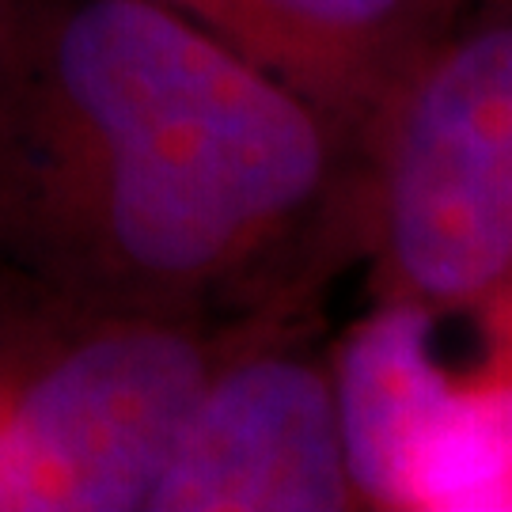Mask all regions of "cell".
Instances as JSON below:
<instances>
[{
	"instance_id": "obj_9",
	"label": "cell",
	"mask_w": 512,
	"mask_h": 512,
	"mask_svg": "<svg viewBox=\"0 0 512 512\" xmlns=\"http://www.w3.org/2000/svg\"><path fill=\"white\" fill-rule=\"evenodd\" d=\"M505 4H512V0H505Z\"/></svg>"
},
{
	"instance_id": "obj_2",
	"label": "cell",
	"mask_w": 512,
	"mask_h": 512,
	"mask_svg": "<svg viewBox=\"0 0 512 512\" xmlns=\"http://www.w3.org/2000/svg\"><path fill=\"white\" fill-rule=\"evenodd\" d=\"M293 315L65 308L0 289V512H148L213 372Z\"/></svg>"
},
{
	"instance_id": "obj_3",
	"label": "cell",
	"mask_w": 512,
	"mask_h": 512,
	"mask_svg": "<svg viewBox=\"0 0 512 512\" xmlns=\"http://www.w3.org/2000/svg\"><path fill=\"white\" fill-rule=\"evenodd\" d=\"M357 243L380 300H512V4L452 31L368 122Z\"/></svg>"
},
{
	"instance_id": "obj_7",
	"label": "cell",
	"mask_w": 512,
	"mask_h": 512,
	"mask_svg": "<svg viewBox=\"0 0 512 512\" xmlns=\"http://www.w3.org/2000/svg\"><path fill=\"white\" fill-rule=\"evenodd\" d=\"M403 509H512V387L448 391L410 456Z\"/></svg>"
},
{
	"instance_id": "obj_5",
	"label": "cell",
	"mask_w": 512,
	"mask_h": 512,
	"mask_svg": "<svg viewBox=\"0 0 512 512\" xmlns=\"http://www.w3.org/2000/svg\"><path fill=\"white\" fill-rule=\"evenodd\" d=\"M452 31V0H236L224 42L361 141Z\"/></svg>"
},
{
	"instance_id": "obj_1",
	"label": "cell",
	"mask_w": 512,
	"mask_h": 512,
	"mask_svg": "<svg viewBox=\"0 0 512 512\" xmlns=\"http://www.w3.org/2000/svg\"><path fill=\"white\" fill-rule=\"evenodd\" d=\"M357 243V141L156 0L0 4V289L308 311Z\"/></svg>"
},
{
	"instance_id": "obj_10",
	"label": "cell",
	"mask_w": 512,
	"mask_h": 512,
	"mask_svg": "<svg viewBox=\"0 0 512 512\" xmlns=\"http://www.w3.org/2000/svg\"><path fill=\"white\" fill-rule=\"evenodd\" d=\"M0 4H4V0H0Z\"/></svg>"
},
{
	"instance_id": "obj_6",
	"label": "cell",
	"mask_w": 512,
	"mask_h": 512,
	"mask_svg": "<svg viewBox=\"0 0 512 512\" xmlns=\"http://www.w3.org/2000/svg\"><path fill=\"white\" fill-rule=\"evenodd\" d=\"M433 330L437 311L380 300L330 353L342 452L361 505L403 509L410 456L452 391L433 357Z\"/></svg>"
},
{
	"instance_id": "obj_4",
	"label": "cell",
	"mask_w": 512,
	"mask_h": 512,
	"mask_svg": "<svg viewBox=\"0 0 512 512\" xmlns=\"http://www.w3.org/2000/svg\"><path fill=\"white\" fill-rule=\"evenodd\" d=\"M281 319L213 372L152 490L148 512L357 509L330 357Z\"/></svg>"
},
{
	"instance_id": "obj_8",
	"label": "cell",
	"mask_w": 512,
	"mask_h": 512,
	"mask_svg": "<svg viewBox=\"0 0 512 512\" xmlns=\"http://www.w3.org/2000/svg\"><path fill=\"white\" fill-rule=\"evenodd\" d=\"M156 4H164V8H171V12H179L186 19H194L198 27H205L209 35H217L220 42L228 35L232 8H236V0H156Z\"/></svg>"
}]
</instances>
